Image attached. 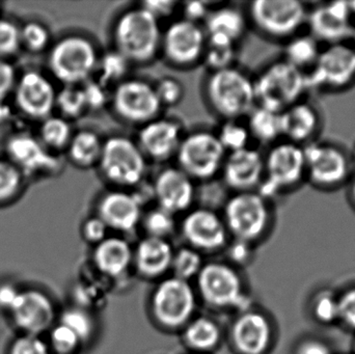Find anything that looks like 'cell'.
Masks as SVG:
<instances>
[{
  "mask_svg": "<svg viewBox=\"0 0 355 354\" xmlns=\"http://www.w3.org/2000/svg\"><path fill=\"white\" fill-rule=\"evenodd\" d=\"M162 22L139 3L125 8L110 28L112 48L132 66H143L160 56Z\"/></svg>",
  "mask_w": 355,
  "mask_h": 354,
  "instance_id": "cell-1",
  "label": "cell"
},
{
  "mask_svg": "<svg viewBox=\"0 0 355 354\" xmlns=\"http://www.w3.org/2000/svg\"><path fill=\"white\" fill-rule=\"evenodd\" d=\"M202 95L221 120H243L257 106L254 77L237 67L209 72Z\"/></svg>",
  "mask_w": 355,
  "mask_h": 354,
  "instance_id": "cell-2",
  "label": "cell"
},
{
  "mask_svg": "<svg viewBox=\"0 0 355 354\" xmlns=\"http://www.w3.org/2000/svg\"><path fill=\"white\" fill-rule=\"evenodd\" d=\"M100 54L91 37L68 33L50 46L48 69L62 85H81L95 76Z\"/></svg>",
  "mask_w": 355,
  "mask_h": 354,
  "instance_id": "cell-3",
  "label": "cell"
},
{
  "mask_svg": "<svg viewBox=\"0 0 355 354\" xmlns=\"http://www.w3.org/2000/svg\"><path fill=\"white\" fill-rule=\"evenodd\" d=\"M147 158L135 139L123 134L104 139L103 150L97 168L112 188L133 191L145 181Z\"/></svg>",
  "mask_w": 355,
  "mask_h": 354,
  "instance_id": "cell-4",
  "label": "cell"
},
{
  "mask_svg": "<svg viewBox=\"0 0 355 354\" xmlns=\"http://www.w3.org/2000/svg\"><path fill=\"white\" fill-rule=\"evenodd\" d=\"M254 83L257 105L279 112L304 100L310 89L308 75L284 58L265 67Z\"/></svg>",
  "mask_w": 355,
  "mask_h": 354,
  "instance_id": "cell-5",
  "label": "cell"
},
{
  "mask_svg": "<svg viewBox=\"0 0 355 354\" xmlns=\"http://www.w3.org/2000/svg\"><path fill=\"white\" fill-rule=\"evenodd\" d=\"M223 220L229 235L252 245L262 238L272 220L270 201L258 191L233 193L223 207Z\"/></svg>",
  "mask_w": 355,
  "mask_h": 354,
  "instance_id": "cell-6",
  "label": "cell"
},
{
  "mask_svg": "<svg viewBox=\"0 0 355 354\" xmlns=\"http://www.w3.org/2000/svg\"><path fill=\"white\" fill-rule=\"evenodd\" d=\"M306 178L304 145L279 141L264 155V179L257 189L271 201L284 191L297 186Z\"/></svg>",
  "mask_w": 355,
  "mask_h": 354,
  "instance_id": "cell-7",
  "label": "cell"
},
{
  "mask_svg": "<svg viewBox=\"0 0 355 354\" xmlns=\"http://www.w3.org/2000/svg\"><path fill=\"white\" fill-rule=\"evenodd\" d=\"M227 154L215 132L200 129L184 134L175 160L194 182H205L220 175Z\"/></svg>",
  "mask_w": 355,
  "mask_h": 354,
  "instance_id": "cell-8",
  "label": "cell"
},
{
  "mask_svg": "<svg viewBox=\"0 0 355 354\" xmlns=\"http://www.w3.org/2000/svg\"><path fill=\"white\" fill-rule=\"evenodd\" d=\"M309 8L297 0H254L245 10L248 23L271 39H289L308 21Z\"/></svg>",
  "mask_w": 355,
  "mask_h": 354,
  "instance_id": "cell-9",
  "label": "cell"
},
{
  "mask_svg": "<svg viewBox=\"0 0 355 354\" xmlns=\"http://www.w3.org/2000/svg\"><path fill=\"white\" fill-rule=\"evenodd\" d=\"M110 106L121 122L137 128L162 116L164 112L154 83L132 77L112 89Z\"/></svg>",
  "mask_w": 355,
  "mask_h": 354,
  "instance_id": "cell-10",
  "label": "cell"
},
{
  "mask_svg": "<svg viewBox=\"0 0 355 354\" xmlns=\"http://www.w3.org/2000/svg\"><path fill=\"white\" fill-rule=\"evenodd\" d=\"M207 46L202 25L177 18L162 30L160 56L177 69L193 68L202 62Z\"/></svg>",
  "mask_w": 355,
  "mask_h": 354,
  "instance_id": "cell-11",
  "label": "cell"
},
{
  "mask_svg": "<svg viewBox=\"0 0 355 354\" xmlns=\"http://www.w3.org/2000/svg\"><path fill=\"white\" fill-rule=\"evenodd\" d=\"M198 281L200 295L209 305L221 309L248 307L241 278L230 266L220 263L202 266Z\"/></svg>",
  "mask_w": 355,
  "mask_h": 354,
  "instance_id": "cell-12",
  "label": "cell"
},
{
  "mask_svg": "<svg viewBox=\"0 0 355 354\" xmlns=\"http://www.w3.org/2000/svg\"><path fill=\"white\" fill-rule=\"evenodd\" d=\"M306 178L322 188L339 186L350 174L347 154L331 143H312L304 145Z\"/></svg>",
  "mask_w": 355,
  "mask_h": 354,
  "instance_id": "cell-13",
  "label": "cell"
},
{
  "mask_svg": "<svg viewBox=\"0 0 355 354\" xmlns=\"http://www.w3.org/2000/svg\"><path fill=\"white\" fill-rule=\"evenodd\" d=\"M152 307L156 319L162 326H183L189 321L196 309V297L189 282L175 276L164 281L154 292Z\"/></svg>",
  "mask_w": 355,
  "mask_h": 354,
  "instance_id": "cell-14",
  "label": "cell"
},
{
  "mask_svg": "<svg viewBox=\"0 0 355 354\" xmlns=\"http://www.w3.org/2000/svg\"><path fill=\"white\" fill-rule=\"evenodd\" d=\"M56 91L49 77L27 71L17 79L14 100L17 109L31 120L43 121L55 110Z\"/></svg>",
  "mask_w": 355,
  "mask_h": 354,
  "instance_id": "cell-15",
  "label": "cell"
},
{
  "mask_svg": "<svg viewBox=\"0 0 355 354\" xmlns=\"http://www.w3.org/2000/svg\"><path fill=\"white\" fill-rule=\"evenodd\" d=\"M185 133L177 118L160 116L139 127L135 141L148 161L164 163L175 158Z\"/></svg>",
  "mask_w": 355,
  "mask_h": 354,
  "instance_id": "cell-16",
  "label": "cell"
},
{
  "mask_svg": "<svg viewBox=\"0 0 355 354\" xmlns=\"http://www.w3.org/2000/svg\"><path fill=\"white\" fill-rule=\"evenodd\" d=\"M355 80V47L349 44H331L320 55L311 76L310 87L343 89Z\"/></svg>",
  "mask_w": 355,
  "mask_h": 354,
  "instance_id": "cell-17",
  "label": "cell"
},
{
  "mask_svg": "<svg viewBox=\"0 0 355 354\" xmlns=\"http://www.w3.org/2000/svg\"><path fill=\"white\" fill-rule=\"evenodd\" d=\"M144 202L135 191L110 188L100 195L96 203V215L110 230L130 233L141 224Z\"/></svg>",
  "mask_w": 355,
  "mask_h": 354,
  "instance_id": "cell-18",
  "label": "cell"
},
{
  "mask_svg": "<svg viewBox=\"0 0 355 354\" xmlns=\"http://www.w3.org/2000/svg\"><path fill=\"white\" fill-rule=\"evenodd\" d=\"M156 206L174 215L189 211L196 200V182L177 166L162 168L151 184Z\"/></svg>",
  "mask_w": 355,
  "mask_h": 354,
  "instance_id": "cell-19",
  "label": "cell"
},
{
  "mask_svg": "<svg viewBox=\"0 0 355 354\" xmlns=\"http://www.w3.org/2000/svg\"><path fill=\"white\" fill-rule=\"evenodd\" d=\"M8 159L23 175H54L60 172L62 161L39 139L28 133H16L6 143Z\"/></svg>",
  "mask_w": 355,
  "mask_h": 354,
  "instance_id": "cell-20",
  "label": "cell"
},
{
  "mask_svg": "<svg viewBox=\"0 0 355 354\" xmlns=\"http://www.w3.org/2000/svg\"><path fill=\"white\" fill-rule=\"evenodd\" d=\"M185 240L196 251H218L229 236L223 216L207 207H192L181 222Z\"/></svg>",
  "mask_w": 355,
  "mask_h": 354,
  "instance_id": "cell-21",
  "label": "cell"
},
{
  "mask_svg": "<svg viewBox=\"0 0 355 354\" xmlns=\"http://www.w3.org/2000/svg\"><path fill=\"white\" fill-rule=\"evenodd\" d=\"M219 176L233 193L257 191L264 179V154L252 147L227 153Z\"/></svg>",
  "mask_w": 355,
  "mask_h": 354,
  "instance_id": "cell-22",
  "label": "cell"
},
{
  "mask_svg": "<svg viewBox=\"0 0 355 354\" xmlns=\"http://www.w3.org/2000/svg\"><path fill=\"white\" fill-rule=\"evenodd\" d=\"M352 8L349 2H329L309 10L311 35L317 41L331 44L343 43L352 37Z\"/></svg>",
  "mask_w": 355,
  "mask_h": 354,
  "instance_id": "cell-23",
  "label": "cell"
},
{
  "mask_svg": "<svg viewBox=\"0 0 355 354\" xmlns=\"http://www.w3.org/2000/svg\"><path fill=\"white\" fill-rule=\"evenodd\" d=\"M10 314L17 328L24 335L39 337L53 324L55 311L49 297L40 291L28 290L21 291Z\"/></svg>",
  "mask_w": 355,
  "mask_h": 354,
  "instance_id": "cell-24",
  "label": "cell"
},
{
  "mask_svg": "<svg viewBox=\"0 0 355 354\" xmlns=\"http://www.w3.org/2000/svg\"><path fill=\"white\" fill-rule=\"evenodd\" d=\"M245 10L234 6L212 8L202 27L207 41L221 45L237 46L248 30Z\"/></svg>",
  "mask_w": 355,
  "mask_h": 354,
  "instance_id": "cell-25",
  "label": "cell"
},
{
  "mask_svg": "<svg viewBox=\"0 0 355 354\" xmlns=\"http://www.w3.org/2000/svg\"><path fill=\"white\" fill-rule=\"evenodd\" d=\"M272 326L259 312L246 311L236 320L232 339L241 354H264L272 342Z\"/></svg>",
  "mask_w": 355,
  "mask_h": 354,
  "instance_id": "cell-26",
  "label": "cell"
},
{
  "mask_svg": "<svg viewBox=\"0 0 355 354\" xmlns=\"http://www.w3.org/2000/svg\"><path fill=\"white\" fill-rule=\"evenodd\" d=\"M282 133L285 141L306 145L312 143L320 127L316 108L302 100L281 112Z\"/></svg>",
  "mask_w": 355,
  "mask_h": 354,
  "instance_id": "cell-27",
  "label": "cell"
},
{
  "mask_svg": "<svg viewBox=\"0 0 355 354\" xmlns=\"http://www.w3.org/2000/svg\"><path fill=\"white\" fill-rule=\"evenodd\" d=\"M174 254L166 239L147 236L137 245L133 259L141 274L154 278L170 269Z\"/></svg>",
  "mask_w": 355,
  "mask_h": 354,
  "instance_id": "cell-28",
  "label": "cell"
},
{
  "mask_svg": "<svg viewBox=\"0 0 355 354\" xmlns=\"http://www.w3.org/2000/svg\"><path fill=\"white\" fill-rule=\"evenodd\" d=\"M132 259L130 245L120 237H107L97 245L94 251V261L98 269L112 278L125 274Z\"/></svg>",
  "mask_w": 355,
  "mask_h": 354,
  "instance_id": "cell-29",
  "label": "cell"
},
{
  "mask_svg": "<svg viewBox=\"0 0 355 354\" xmlns=\"http://www.w3.org/2000/svg\"><path fill=\"white\" fill-rule=\"evenodd\" d=\"M104 139L93 129H81L73 134L67 155L71 163L76 168L87 170L97 168L103 150Z\"/></svg>",
  "mask_w": 355,
  "mask_h": 354,
  "instance_id": "cell-30",
  "label": "cell"
},
{
  "mask_svg": "<svg viewBox=\"0 0 355 354\" xmlns=\"http://www.w3.org/2000/svg\"><path fill=\"white\" fill-rule=\"evenodd\" d=\"M252 141L261 145H275L283 139L281 112L257 105L245 118Z\"/></svg>",
  "mask_w": 355,
  "mask_h": 354,
  "instance_id": "cell-31",
  "label": "cell"
},
{
  "mask_svg": "<svg viewBox=\"0 0 355 354\" xmlns=\"http://www.w3.org/2000/svg\"><path fill=\"white\" fill-rule=\"evenodd\" d=\"M320 52L319 42L312 35H296L288 39L284 60L306 73V69L314 68Z\"/></svg>",
  "mask_w": 355,
  "mask_h": 354,
  "instance_id": "cell-32",
  "label": "cell"
},
{
  "mask_svg": "<svg viewBox=\"0 0 355 354\" xmlns=\"http://www.w3.org/2000/svg\"><path fill=\"white\" fill-rule=\"evenodd\" d=\"M132 64L114 48L101 52L95 78L112 89L116 85L128 78Z\"/></svg>",
  "mask_w": 355,
  "mask_h": 354,
  "instance_id": "cell-33",
  "label": "cell"
},
{
  "mask_svg": "<svg viewBox=\"0 0 355 354\" xmlns=\"http://www.w3.org/2000/svg\"><path fill=\"white\" fill-rule=\"evenodd\" d=\"M39 133L41 143L52 153H55L67 149L74 131L70 121L58 114H52L42 121Z\"/></svg>",
  "mask_w": 355,
  "mask_h": 354,
  "instance_id": "cell-34",
  "label": "cell"
},
{
  "mask_svg": "<svg viewBox=\"0 0 355 354\" xmlns=\"http://www.w3.org/2000/svg\"><path fill=\"white\" fill-rule=\"evenodd\" d=\"M184 338L191 348L198 351H208L218 344L220 330L212 320L200 317L188 324Z\"/></svg>",
  "mask_w": 355,
  "mask_h": 354,
  "instance_id": "cell-35",
  "label": "cell"
},
{
  "mask_svg": "<svg viewBox=\"0 0 355 354\" xmlns=\"http://www.w3.org/2000/svg\"><path fill=\"white\" fill-rule=\"evenodd\" d=\"M55 109L58 110V116L70 122L89 112L80 85H62L56 94Z\"/></svg>",
  "mask_w": 355,
  "mask_h": 354,
  "instance_id": "cell-36",
  "label": "cell"
},
{
  "mask_svg": "<svg viewBox=\"0 0 355 354\" xmlns=\"http://www.w3.org/2000/svg\"><path fill=\"white\" fill-rule=\"evenodd\" d=\"M215 134L227 153L250 147V141H252V137L245 121H223V124L215 131Z\"/></svg>",
  "mask_w": 355,
  "mask_h": 354,
  "instance_id": "cell-37",
  "label": "cell"
},
{
  "mask_svg": "<svg viewBox=\"0 0 355 354\" xmlns=\"http://www.w3.org/2000/svg\"><path fill=\"white\" fill-rule=\"evenodd\" d=\"M141 224L145 228L148 236L166 239L176 230V215L155 206L144 212Z\"/></svg>",
  "mask_w": 355,
  "mask_h": 354,
  "instance_id": "cell-38",
  "label": "cell"
},
{
  "mask_svg": "<svg viewBox=\"0 0 355 354\" xmlns=\"http://www.w3.org/2000/svg\"><path fill=\"white\" fill-rule=\"evenodd\" d=\"M311 313L323 326L339 322V294L327 289L318 291L311 301Z\"/></svg>",
  "mask_w": 355,
  "mask_h": 354,
  "instance_id": "cell-39",
  "label": "cell"
},
{
  "mask_svg": "<svg viewBox=\"0 0 355 354\" xmlns=\"http://www.w3.org/2000/svg\"><path fill=\"white\" fill-rule=\"evenodd\" d=\"M24 175L8 159H0V204L14 200L22 191Z\"/></svg>",
  "mask_w": 355,
  "mask_h": 354,
  "instance_id": "cell-40",
  "label": "cell"
},
{
  "mask_svg": "<svg viewBox=\"0 0 355 354\" xmlns=\"http://www.w3.org/2000/svg\"><path fill=\"white\" fill-rule=\"evenodd\" d=\"M237 58V46L221 45L207 41L202 62L209 72L225 70L235 67Z\"/></svg>",
  "mask_w": 355,
  "mask_h": 354,
  "instance_id": "cell-41",
  "label": "cell"
},
{
  "mask_svg": "<svg viewBox=\"0 0 355 354\" xmlns=\"http://www.w3.org/2000/svg\"><path fill=\"white\" fill-rule=\"evenodd\" d=\"M175 278L188 281L198 276L202 268V257L196 249H181L174 254L172 266Z\"/></svg>",
  "mask_w": 355,
  "mask_h": 354,
  "instance_id": "cell-42",
  "label": "cell"
},
{
  "mask_svg": "<svg viewBox=\"0 0 355 354\" xmlns=\"http://www.w3.org/2000/svg\"><path fill=\"white\" fill-rule=\"evenodd\" d=\"M20 43L28 51L37 53L50 48L51 35L45 25L31 21L20 27Z\"/></svg>",
  "mask_w": 355,
  "mask_h": 354,
  "instance_id": "cell-43",
  "label": "cell"
},
{
  "mask_svg": "<svg viewBox=\"0 0 355 354\" xmlns=\"http://www.w3.org/2000/svg\"><path fill=\"white\" fill-rule=\"evenodd\" d=\"M156 95L162 108L174 107L179 105L184 99L185 89L179 79L172 76H164L154 83Z\"/></svg>",
  "mask_w": 355,
  "mask_h": 354,
  "instance_id": "cell-44",
  "label": "cell"
},
{
  "mask_svg": "<svg viewBox=\"0 0 355 354\" xmlns=\"http://www.w3.org/2000/svg\"><path fill=\"white\" fill-rule=\"evenodd\" d=\"M60 324L74 332L81 342L91 338L94 332L93 318L89 313L78 308H73L64 312L60 317Z\"/></svg>",
  "mask_w": 355,
  "mask_h": 354,
  "instance_id": "cell-45",
  "label": "cell"
},
{
  "mask_svg": "<svg viewBox=\"0 0 355 354\" xmlns=\"http://www.w3.org/2000/svg\"><path fill=\"white\" fill-rule=\"evenodd\" d=\"M80 87L83 89L89 112H99L110 105L112 89H108L95 77L85 81Z\"/></svg>",
  "mask_w": 355,
  "mask_h": 354,
  "instance_id": "cell-46",
  "label": "cell"
},
{
  "mask_svg": "<svg viewBox=\"0 0 355 354\" xmlns=\"http://www.w3.org/2000/svg\"><path fill=\"white\" fill-rule=\"evenodd\" d=\"M20 47V27L8 19L0 18V60H6Z\"/></svg>",
  "mask_w": 355,
  "mask_h": 354,
  "instance_id": "cell-47",
  "label": "cell"
},
{
  "mask_svg": "<svg viewBox=\"0 0 355 354\" xmlns=\"http://www.w3.org/2000/svg\"><path fill=\"white\" fill-rule=\"evenodd\" d=\"M81 343L77 335L62 324L54 326L50 334V344L52 349L58 354L74 353Z\"/></svg>",
  "mask_w": 355,
  "mask_h": 354,
  "instance_id": "cell-48",
  "label": "cell"
},
{
  "mask_svg": "<svg viewBox=\"0 0 355 354\" xmlns=\"http://www.w3.org/2000/svg\"><path fill=\"white\" fill-rule=\"evenodd\" d=\"M10 354H50V349L40 337L23 335L14 341Z\"/></svg>",
  "mask_w": 355,
  "mask_h": 354,
  "instance_id": "cell-49",
  "label": "cell"
},
{
  "mask_svg": "<svg viewBox=\"0 0 355 354\" xmlns=\"http://www.w3.org/2000/svg\"><path fill=\"white\" fill-rule=\"evenodd\" d=\"M339 322L355 332V286L339 294Z\"/></svg>",
  "mask_w": 355,
  "mask_h": 354,
  "instance_id": "cell-50",
  "label": "cell"
},
{
  "mask_svg": "<svg viewBox=\"0 0 355 354\" xmlns=\"http://www.w3.org/2000/svg\"><path fill=\"white\" fill-rule=\"evenodd\" d=\"M108 231L110 229L105 222L96 214L87 218L81 227V233L85 240L95 245H99L104 239L107 238Z\"/></svg>",
  "mask_w": 355,
  "mask_h": 354,
  "instance_id": "cell-51",
  "label": "cell"
},
{
  "mask_svg": "<svg viewBox=\"0 0 355 354\" xmlns=\"http://www.w3.org/2000/svg\"><path fill=\"white\" fill-rule=\"evenodd\" d=\"M211 10L212 6L207 1L180 2L179 10L182 12L181 18L196 24H204Z\"/></svg>",
  "mask_w": 355,
  "mask_h": 354,
  "instance_id": "cell-52",
  "label": "cell"
},
{
  "mask_svg": "<svg viewBox=\"0 0 355 354\" xmlns=\"http://www.w3.org/2000/svg\"><path fill=\"white\" fill-rule=\"evenodd\" d=\"M139 4L159 22L174 16L180 8V2L173 1V0H148V1L139 2Z\"/></svg>",
  "mask_w": 355,
  "mask_h": 354,
  "instance_id": "cell-53",
  "label": "cell"
},
{
  "mask_svg": "<svg viewBox=\"0 0 355 354\" xmlns=\"http://www.w3.org/2000/svg\"><path fill=\"white\" fill-rule=\"evenodd\" d=\"M17 79L14 66L8 60H0V103H4L8 96L14 93Z\"/></svg>",
  "mask_w": 355,
  "mask_h": 354,
  "instance_id": "cell-54",
  "label": "cell"
},
{
  "mask_svg": "<svg viewBox=\"0 0 355 354\" xmlns=\"http://www.w3.org/2000/svg\"><path fill=\"white\" fill-rule=\"evenodd\" d=\"M294 354H333V351L324 341L317 338H308L298 343Z\"/></svg>",
  "mask_w": 355,
  "mask_h": 354,
  "instance_id": "cell-55",
  "label": "cell"
},
{
  "mask_svg": "<svg viewBox=\"0 0 355 354\" xmlns=\"http://www.w3.org/2000/svg\"><path fill=\"white\" fill-rule=\"evenodd\" d=\"M21 291L10 285L0 286V309L10 313L20 297Z\"/></svg>",
  "mask_w": 355,
  "mask_h": 354,
  "instance_id": "cell-56",
  "label": "cell"
},
{
  "mask_svg": "<svg viewBox=\"0 0 355 354\" xmlns=\"http://www.w3.org/2000/svg\"><path fill=\"white\" fill-rule=\"evenodd\" d=\"M231 258L238 263H245L252 257V247L250 243L244 241L236 240L230 249Z\"/></svg>",
  "mask_w": 355,
  "mask_h": 354,
  "instance_id": "cell-57",
  "label": "cell"
},
{
  "mask_svg": "<svg viewBox=\"0 0 355 354\" xmlns=\"http://www.w3.org/2000/svg\"><path fill=\"white\" fill-rule=\"evenodd\" d=\"M350 193H352V201H354L355 205V179L354 180V182H352V191H350Z\"/></svg>",
  "mask_w": 355,
  "mask_h": 354,
  "instance_id": "cell-58",
  "label": "cell"
},
{
  "mask_svg": "<svg viewBox=\"0 0 355 354\" xmlns=\"http://www.w3.org/2000/svg\"><path fill=\"white\" fill-rule=\"evenodd\" d=\"M350 8H352V15H355V2L350 3Z\"/></svg>",
  "mask_w": 355,
  "mask_h": 354,
  "instance_id": "cell-59",
  "label": "cell"
},
{
  "mask_svg": "<svg viewBox=\"0 0 355 354\" xmlns=\"http://www.w3.org/2000/svg\"><path fill=\"white\" fill-rule=\"evenodd\" d=\"M354 160H355V149H354Z\"/></svg>",
  "mask_w": 355,
  "mask_h": 354,
  "instance_id": "cell-60",
  "label": "cell"
},
{
  "mask_svg": "<svg viewBox=\"0 0 355 354\" xmlns=\"http://www.w3.org/2000/svg\"><path fill=\"white\" fill-rule=\"evenodd\" d=\"M354 353H355V342H354Z\"/></svg>",
  "mask_w": 355,
  "mask_h": 354,
  "instance_id": "cell-61",
  "label": "cell"
}]
</instances>
